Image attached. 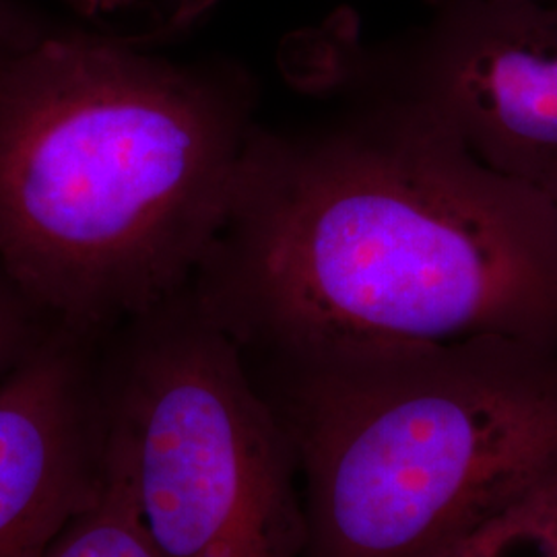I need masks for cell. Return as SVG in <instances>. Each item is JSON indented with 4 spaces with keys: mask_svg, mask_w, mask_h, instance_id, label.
Returning <instances> with one entry per match:
<instances>
[{
    "mask_svg": "<svg viewBox=\"0 0 557 557\" xmlns=\"http://www.w3.org/2000/svg\"><path fill=\"white\" fill-rule=\"evenodd\" d=\"M257 124L190 281L244 356L520 338L557 347V211L416 101L337 91Z\"/></svg>",
    "mask_w": 557,
    "mask_h": 557,
    "instance_id": "obj_1",
    "label": "cell"
},
{
    "mask_svg": "<svg viewBox=\"0 0 557 557\" xmlns=\"http://www.w3.org/2000/svg\"><path fill=\"white\" fill-rule=\"evenodd\" d=\"M257 110L234 62L50 32L0 77V269L81 335L174 298L220 234Z\"/></svg>",
    "mask_w": 557,
    "mask_h": 557,
    "instance_id": "obj_2",
    "label": "cell"
},
{
    "mask_svg": "<svg viewBox=\"0 0 557 557\" xmlns=\"http://www.w3.org/2000/svg\"><path fill=\"white\" fill-rule=\"evenodd\" d=\"M292 446L304 557H428L557 469V347L520 338L244 356Z\"/></svg>",
    "mask_w": 557,
    "mask_h": 557,
    "instance_id": "obj_3",
    "label": "cell"
},
{
    "mask_svg": "<svg viewBox=\"0 0 557 557\" xmlns=\"http://www.w3.org/2000/svg\"><path fill=\"white\" fill-rule=\"evenodd\" d=\"M131 322L100 460L158 557H304L296 458L238 343L190 283Z\"/></svg>",
    "mask_w": 557,
    "mask_h": 557,
    "instance_id": "obj_4",
    "label": "cell"
},
{
    "mask_svg": "<svg viewBox=\"0 0 557 557\" xmlns=\"http://www.w3.org/2000/svg\"><path fill=\"white\" fill-rule=\"evenodd\" d=\"M331 79L428 108L557 211V0L440 2L393 40H338Z\"/></svg>",
    "mask_w": 557,
    "mask_h": 557,
    "instance_id": "obj_5",
    "label": "cell"
},
{
    "mask_svg": "<svg viewBox=\"0 0 557 557\" xmlns=\"http://www.w3.org/2000/svg\"><path fill=\"white\" fill-rule=\"evenodd\" d=\"M66 326L0 380V557H41L94 498L89 386Z\"/></svg>",
    "mask_w": 557,
    "mask_h": 557,
    "instance_id": "obj_6",
    "label": "cell"
},
{
    "mask_svg": "<svg viewBox=\"0 0 557 557\" xmlns=\"http://www.w3.org/2000/svg\"><path fill=\"white\" fill-rule=\"evenodd\" d=\"M428 557H557V469Z\"/></svg>",
    "mask_w": 557,
    "mask_h": 557,
    "instance_id": "obj_7",
    "label": "cell"
},
{
    "mask_svg": "<svg viewBox=\"0 0 557 557\" xmlns=\"http://www.w3.org/2000/svg\"><path fill=\"white\" fill-rule=\"evenodd\" d=\"M41 557H158L140 529L122 481L100 460V478L89 499Z\"/></svg>",
    "mask_w": 557,
    "mask_h": 557,
    "instance_id": "obj_8",
    "label": "cell"
},
{
    "mask_svg": "<svg viewBox=\"0 0 557 557\" xmlns=\"http://www.w3.org/2000/svg\"><path fill=\"white\" fill-rule=\"evenodd\" d=\"M38 312L0 269V380L40 343L34 329V314Z\"/></svg>",
    "mask_w": 557,
    "mask_h": 557,
    "instance_id": "obj_9",
    "label": "cell"
},
{
    "mask_svg": "<svg viewBox=\"0 0 557 557\" xmlns=\"http://www.w3.org/2000/svg\"><path fill=\"white\" fill-rule=\"evenodd\" d=\"M48 34L50 29L21 0H0V77Z\"/></svg>",
    "mask_w": 557,
    "mask_h": 557,
    "instance_id": "obj_10",
    "label": "cell"
},
{
    "mask_svg": "<svg viewBox=\"0 0 557 557\" xmlns=\"http://www.w3.org/2000/svg\"><path fill=\"white\" fill-rule=\"evenodd\" d=\"M73 2L87 13H110V11H116L122 4H126L128 0H73Z\"/></svg>",
    "mask_w": 557,
    "mask_h": 557,
    "instance_id": "obj_11",
    "label": "cell"
},
{
    "mask_svg": "<svg viewBox=\"0 0 557 557\" xmlns=\"http://www.w3.org/2000/svg\"><path fill=\"white\" fill-rule=\"evenodd\" d=\"M440 2H446V0H428V4H430V7H434V4H440Z\"/></svg>",
    "mask_w": 557,
    "mask_h": 557,
    "instance_id": "obj_12",
    "label": "cell"
}]
</instances>
